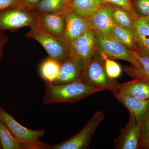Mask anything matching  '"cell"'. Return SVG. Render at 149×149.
I'll return each mask as SVG.
<instances>
[{
	"mask_svg": "<svg viewBox=\"0 0 149 149\" xmlns=\"http://www.w3.org/2000/svg\"><path fill=\"white\" fill-rule=\"evenodd\" d=\"M45 85L42 101L46 105L62 103H75L95 93L104 91L81 80L62 85L45 82Z\"/></svg>",
	"mask_w": 149,
	"mask_h": 149,
	"instance_id": "1",
	"label": "cell"
},
{
	"mask_svg": "<svg viewBox=\"0 0 149 149\" xmlns=\"http://www.w3.org/2000/svg\"><path fill=\"white\" fill-rule=\"evenodd\" d=\"M0 120L10 130L23 149H45L47 144L40 140L45 134V129L33 130L24 127L1 106Z\"/></svg>",
	"mask_w": 149,
	"mask_h": 149,
	"instance_id": "2",
	"label": "cell"
},
{
	"mask_svg": "<svg viewBox=\"0 0 149 149\" xmlns=\"http://www.w3.org/2000/svg\"><path fill=\"white\" fill-rule=\"evenodd\" d=\"M80 80L104 91H110L113 94L118 92L119 83L108 76L103 60L97 52L84 68Z\"/></svg>",
	"mask_w": 149,
	"mask_h": 149,
	"instance_id": "3",
	"label": "cell"
},
{
	"mask_svg": "<svg viewBox=\"0 0 149 149\" xmlns=\"http://www.w3.org/2000/svg\"><path fill=\"white\" fill-rule=\"evenodd\" d=\"M95 32L98 53L103 54L111 59L129 62L137 67L140 66V63L133 51L125 47L109 34Z\"/></svg>",
	"mask_w": 149,
	"mask_h": 149,
	"instance_id": "4",
	"label": "cell"
},
{
	"mask_svg": "<svg viewBox=\"0 0 149 149\" xmlns=\"http://www.w3.org/2000/svg\"><path fill=\"white\" fill-rule=\"evenodd\" d=\"M104 118V114L103 112L100 111L96 112L76 135L60 143L54 145L47 144L45 149H89L93 135Z\"/></svg>",
	"mask_w": 149,
	"mask_h": 149,
	"instance_id": "5",
	"label": "cell"
},
{
	"mask_svg": "<svg viewBox=\"0 0 149 149\" xmlns=\"http://www.w3.org/2000/svg\"><path fill=\"white\" fill-rule=\"evenodd\" d=\"M37 25L36 13L31 10L16 6L0 12V32L15 31L24 27L32 28Z\"/></svg>",
	"mask_w": 149,
	"mask_h": 149,
	"instance_id": "6",
	"label": "cell"
},
{
	"mask_svg": "<svg viewBox=\"0 0 149 149\" xmlns=\"http://www.w3.org/2000/svg\"><path fill=\"white\" fill-rule=\"evenodd\" d=\"M26 37L34 39L40 43L50 58L61 62L69 57L67 49L62 39L48 34L38 26L30 28Z\"/></svg>",
	"mask_w": 149,
	"mask_h": 149,
	"instance_id": "7",
	"label": "cell"
},
{
	"mask_svg": "<svg viewBox=\"0 0 149 149\" xmlns=\"http://www.w3.org/2000/svg\"><path fill=\"white\" fill-rule=\"evenodd\" d=\"M94 30L88 28L68 49L69 57L74 58L85 68L97 52Z\"/></svg>",
	"mask_w": 149,
	"mask_h": 149,
	"instance_id": "8",
	"label": "cell"
},
{
	"mask_svg": "<svg viewBox=\"0 0 149 149\" xmlns=\"http://www.w3.org/2000/svg\"><path fill=\"white\" fill-rule=\"evenodd\" d=\"M65 20V29L62 40L67 49L89 27L88 18L76 14L69 4L65 3L63 8Z\"/></svg>",
	"mask_w": 149,
	"mask_h": 149,
	"instance_id": "9",
	"label": "cell"
},
{
	"mask_svg": "<svg viewBox=\"0 0 149 149\" xmlns=\"http://www.w3.org/2000/svg\"><path fill=\"white\" fill-rule=\"evenodd\" d=\"M141 135V123L130 113L128 123L114 140L115 149H139Z\"/></svg>",
	"mask_w": 149,
	"mask_h": 149,
	"instance_id": "10",
	"label": "cell"
},
{
	"mask_svg": "<svg viewBox=\"0 0 149 149\" xmlns=\"http://www.w3.org/2000/svg\"><path fill=\"white\" fill-rule=\"evenodd\" d=\"M35 13L37 18V26L48 34L62 39L65 29V20L63 11Z\"/></svg>",
	"mask_w": 149,
	"mask_h": 149,
	"instance_id": "11",
	"label": "cell"
},
{
	"mask_svg": "<svg viewBox=\"0 0 149 149\" xmlns=\"http://www.w3.org/2000/svg\"><path fill=\"white\" fill-rule=\"evenodd\" d=\"M89 27L95 32L109 34L114 25L111 5L104 3L98 10L88 18Z\"/></svg>",
	"mask_w": 149,
	"mask_h": 149,
	"instance_id": "12",
	"label": "cell"
},
{
	"mask_svg": "<svg viewBox=\"0 0 149 149\" xmlns=\"http://www.w3.org/2000/svg\"><path fill=\"white\" fill-rule=\"evenodd\" d=\"M84 69L77 61L68 57L61 62L58 76L52 84L65 85L80 81Z\"/></svg>",
	"mask_w": 149,
	"mask_h": 149,
	"instance_id": "13",
	"label": "cell"
},
{
	"mask_svg": "<svg viewBox=\"0 0 149 149\" xmlns=\"http://www.w3.org/2000/svg\"><path fill=\"white\" fill-rule=\"evenodd\" d=\"M113 94L128 110L130 113L142 123L149 111V99L141 100L122 95L118 92Z\"/></svg>",
	"mask_w": 149,
	"mask_h": 149,
	"instance_id": "14",
	"label": "cell"
},
{
	"mask_svg": "<svg viewBox=\"0 0 149 149\" xmlns=\"http://www.w3.org/2000/svg\"><path fill=\"white\" fill-rule=\"evenodd\" d=\"M118 93L141 100L149 99V82L142 79L134 80L120 84Z\"/></svg>",
	"mask_w": 149,
	"mask_h": 149,
	"instance_id": "15",
	"label": "cell"
},
{
	"mask_svg": "<svg viewBox=\"0 0 149 149\" xmlns=\"http://www.w3.org/2000/svg\"><path fill=\"white\" fill-rule=\"evenodd\" d=\"M140 65L136 67L131 64L123 67V71L127 75L134 78L142 79L149 82V57L138 51H133Z\"/></svg>",
	"mask_w": 149,
	"mask_h": 149,
	"instance_id": "16",
	"label": "cell"
},
{
	"mask_svg": "<svg viewBox=\"0 0 149 149\" xmlns=\"http://www.w3.org/2000/svg\"><path fill=\"white\" fill-rule=\"evenodd\" d=\"M104 3L102 0H72L69 5L76 14L84 18H88Z\"/></svg>",
	"mask_w": 149,
	"mask_h": 149,
	"instance_id": "17",
	"label": "cell"
},
{
	"mask_svg": "<svg viewBox=\"0 0 149 149\" xmlns=\"http://www.w3.org/2000/svg\"><path fill=\"white\" fill-rule=\"evenodd\" d=\"M109 34L127 49L132 51H137L134 34L132 31L115 24Z\"/></svg>",
	"mask_w": 149,
	"mask_h": 149,
	"instance_id": "18",
	"label": "cell"
},
{
	"mask_svg": "<svg viewBox=\"0 0 149 149\" xmlns=\"http://www.w3.org/2000/svg\"><path fill=\"white\" fill-rule=\"evenodd\" d=\"M61 62L50 58L45 59L40 64V72L45 82L52 84L58 76Z\"/></svg>",
	"mask_w": 149,
	"mask_h": 149,
	"instance_id": "19",
	"label": "cell"
},
{
	"mask_svg": "<svg viewBox=\"0 0 149 149\" xmlns=\"http://www.w3.org/2000/svg\"><path fill=\"white\" fill-rule=\"evenodd\" d=\"M113 17L115 24L126 28L133 32L134 19L133 16L124 9L111 5Z\"/></svg>",
	"mask_w": 149,
	"mask_h": 149,
	"instance_id": "20",
	"label": "cell"
},
{
	"mask_svg": "<svg viewBox=\"0 0 149 149\" xmlns=\"http://www.w3.org/2000/svg\"><path fill=\"white\" fill-rule=\"evenodd\" d=\"M65 3L64 0H41L31 10L36 13L61 11Z\"/></svg>",
	"mask_w": 149,
	"mask_h": 149,
	"instance_id": "21",
	"label": "cell"
},
{
	"mask_svg": "<svg viewBox=\"0 0 149 149\" xmlns=\"http://www.w3.org/2000/svg\"><path fill=\"white\" fill-rule=\"evenodd\" d=\"M0 142L2 149H23L10 130L1 120Z\"/></svg>",
	"mask_w": 149,
	"mask_h": 149,
	"instance_id": "22",
	"label": "cell"
},
{
	"mask_svg": "<svg viewBox=\"0 0 149 149\" xmlns=\"http://www.w3.org/2000/svg\"><path fill=\"white\" fill-rule=\"evenodd\" d=\"M103 60L105 69L108 76L113 79L118 78L122 72L121 67L114 60L108 58L102 53L99 54Z\"/></svg>",
	"mask_w": 149,
	"mask_h": 149,
	"instance_id": "23",
	"label": "cell"
},
{
	"mask_svg": "<svg viewBox=\"0 0 149 149\" xmlns=\"http://www.w3.org/2000/svg\"><path fill=\"white\" fill-rule=\"evenodd\" d=\"M133 9L139 17L149 19V0H130Z\"/></svg>",
	"mask_w": 149,
	"mask_h": 149,
	"instance_id": "24",
	"label": "cell"
},
{
	"mask_svg": "<svg viewBox=\"0 0 149 149\" xmlns=\"http://www.w3.org/2000/svg\"><path fill=\"white\" fill-rule=\"evenodd\" d=\"M104 3L116 6L127 10L134 19L139 17L133 7L130 0H102Z\"/></svg>",
	"mask_w": 149,
	"mask_h": 149,
	"instance_id": "25",
	"label": "cell"
},
{
	"mask_svg": "<svg viewBox=\"0 0 149 149\" xmlns=\"http://www.w3.org/2000/svg\"><path fill=\"white\" fill-rule=\"evenodd\" d=\"M22 0H0V12L3 10L18 6Z\"/></svg>",
	"mask_w": 149,
	"mask_h": 149,
	"instance_id": "26",
	"label": "cell"
},
{
	"mask_svg": "<svg viewBox=\"0 0 149 149\" xmlns=\"http://www.w3.org/2000/svg\"><path fill=\"white\" fill-rule=\"evenodd\" d=\"M41 0H22L20 3L17 6L22 8L31 10Z\"/></svg>",
	"mask_w": 149,
	"mask_h": 149,
	"instance_id": "27",
	"label": "cell"
},
{
	"mask_svg": "<svg viewBox=\"0 0 149 149\" xmlns=\"http://www.w3.org/2000/svg\"><path fill=\"white\" fill-rule=\"evenodd\" d=\"M149 149V131L141 135L139 149Z\"/></svg>",
	"mask_w": 149,
	"mask_h": 149,
	"instance_id": "28",
	"label": "cell"
},
{
	"mask_svg": "<svg viewBox=\"0 0 149 149\" xmlns=\"http://www.w3.org/2000/svg\"><path fill=\"white\" fill-rule=\"evenodd\" d=\"M0 32V63L3 57V49L4 46L8 41L7 37L1 34Z\"/></svg>",
	"mask_w": 149,
	"mask_h": 149,
	"instance_id": "29",
	"label": "cell"
},
{
	"mask_svg": "<svg viewBox=\"0 0 149 149\" xmlns=\"http://www.w3.org/2000/svg\"><path fill=\"white\" fill-rule=\"evenodd\" d=\"M149 131V111L143 121L141 123V134Z\"/></svg>",
	"mask_w": 149,
	"mask_h": 149,
	"instance_id": "30",
	"label": "cell"
},
{
	"mask_svg": "<svg viewBox=\"0 0 149 149\" xmlns=\"http://www.w3.org/2000/svg\"><path fill=\"white\" fill-rule=\"evenodd\" d=\"M65 2L66 3L70 5V0H64Z\"/></svg>",
	"mask_w": 149,
	"mask_h": 149,
	"instance_id": "31",
	"label": "cell"
},
{
	"mask_svg": "<svg viewBox=\"0 0 149 149\" xmlns=\"http://www.w3.org/2000/svg\"><path fill=\"white\" fill-rule=\"evenodd\" d=\"M2 149V148L1 145V142H0V149Z\"/></svg>",
	"mask_w": 149,
	"mask_h": 149,
	"instance_id": "32",
	"label": "cell"
},
{
	"mask_svg": "<svg viewBox=\"0 0 149 149\" xmlns=\"http://www.w3.org/2000/svg\"><path fill=\"white\" fill-rule=\"evenodd\" d=\"M147 20V21L148 22L149 24V19H146Z\"/></svg>",
	"mask_w": 149,
	"mask_h": 149,
	"instance_id": "33",
	"label": "cell"
},
{
	"mask_svg": "<svg viewBox=\"0 0 149 149\" xmlns=\"http://www.w3.org/2000/svg\"><path fill=\"white\" fill-rule=\"evenodd\" d=\"M72 1V0H70V3L71 2V1Z\"/></svg>",
	"mask_w": 149,
	"mask_h": 149,
	"instance_id": "34",
	"label": "cell"
}]
</instances>
